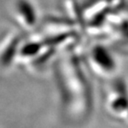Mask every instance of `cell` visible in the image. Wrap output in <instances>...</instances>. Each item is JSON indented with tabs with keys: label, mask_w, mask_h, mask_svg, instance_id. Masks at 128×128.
<instances>
[]
</instances>
